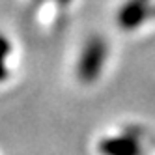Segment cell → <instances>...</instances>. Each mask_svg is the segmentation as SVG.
<instances>
[{"instance_id": "obj_1", "label": "cell", "mask_w": 155, "mask_h": 155, "mask_svg": "<svg viewBox=\"0 0 155 155\" xmlns=\"http://www.w3.org/2000/svg\"><path fill=\"white\" fill-rule=\"evenodd\" d=\"M8 56H9V41L0 34V82H2L8 75V69H6Z\"/></svg>"}]
</instances>
